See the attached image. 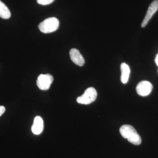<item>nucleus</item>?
Returning a JSON list of instances; mask_svg holds the SVG:
<instances>
[{
  "instance_id": "nucleus-3",
  "label": "nucleus",
  "mask_w": 158,
  "mask_h": 158,
  "mask_svg": "<svg viewBox=\"0 0 158 158\" xmlns=\"http://www.w3.org/2000/svg\"><path fill=\"white\" fill-rule=\"evenodd\" d=\"M97 97L96 90L94 88L90 87L86 89L82 95L77 98V101L81 104H90L96 100Z\"/></svg>"
},
{
  "instance_id": "nucleus-12",
  "label": "nucleus",
  "mask_w": 158,
  "mask_h": 158,
  "mask_svg": "<svg viewBox=\"0 0 158 158\" xmlns=\"http://www.w3.org/2000/svg\"><path fill=\"white\" fill-rule=\"evenodd\" d=\"M6 111V108L3 106H0V116L5 113Z\"/></svg>"
},
{
  "instance_id": "nucleus-4",
  "label": "nucleus",
  "mask_w": 158,
  "mask_h": 158,
  "mask_svg": "<svg viewBox=\"0 0 158 158\" xmlns=\"http://www.w3.org/2000/svg\"><path fill=\"white\" fill-rule=\"evenodd\" d=\"M53 81V77L49 74H40L37 77V85L40 90H47L50 87Z\"/></svg>"
},
{
  "instance_id": "nucleus-5",
  "label": "nucleus",
  "mask_w": 158,
  "mask_h": 158,
  "mask_svg": "<svg viewBox=\"0 0 158 158\" xmlns=\"http://www.w3.org/2000/svg\"><path fill=\"white\" fill-rule=\"evenodd\" d=\"M153 89L152 84L148 81L139 82L136 87V91L139 95L146 96L151 93Z\"/></svg>"
},
{
  "instance_id": "nucleus-8",
  "label": "nucleus",
  "mask_w": 158,
  "mask_h": 158,
  "mask_svg": "<svg viewBox=\"0 0 158 158\" xmlns=\"http://www.w3.org/2000/svg\"><path fill=\"white\" fill-rule=\"evenodd\" d=\"M44 129V122L40 116H37L34 119V123L32 126V132L34 135H38L42 132Z\"/></svg>"
},
{
  "instance_id": "nucleus-1",
  "label": "nucleus",
  "mask_w": 158,
  "mask_h": 158,
  "mask_svg": "<svg viewBox=\"0 0 158 158\" xmlns=\"http://www.w3.org/2000/svg\"><path fill=\"white\" fill-rule=\"evenodd\" d=\"M119 132L122 136L127 139L130 143L134 145H138L141 144V138L135 128L130 125H123L121 127Z\"/></svg>"
},
{
  "instance_id": "nucleus-7",
  "label": "nucleus",
  "mask_w": 158,
  "mask_h": 158,
  "mask_svg": "<svg viewBox=\"0 0 158 158\" xmlns=\"http://www.w3.org/2000/svg\"><path fill=\"white\" fill-rule=\"evenodd\" d=\"M69 55L71 59L75 64L80 66L85 64V59L77 49H71L69 52Z\"/></svg>"
},
{
  "instance_id": "nucleus-13",
  "label": "nucleus",
  "mask_w": 158,
  "mask_h": 158,
  "mask_svg": "<svg viewBox=\"0 0 158 158\" xmlns=\"http://www.w3.org/2000/svg\"><path fill=\"white\" fill-rule=\"evenodd\" d=\"M155 62L157 65L158 66V54H157L155 58Z\"/></svg>"
},
{
  "instance_id": "nucleus-9",
  "label": "nucleus",
  "mask_w": 158,
  "mask_h": 158,
  "mask_svg": "<svg viewBox=\"0 0 158 158\" xmlns=\"http://www.w3.org/2000/svg\"><path fill=\"white\" fill-rule=\"evenodd\" d=\"M120 69L121 72V81L123 84H127L128 81L131 73L129 66L125 63H122L120 66Z\"/></svg>"
},
{
  "instance_id": "nucleus-2",
  "label": "nucleus",
  "mask_w": 158,
  "mask_h": 158,
  "mask_svg": "<svg viewBox=\"0 0 158 158\" xmlns=\"http://www.w3.org/2000/svg\"><path fill=\"white\" fill-rule=\"evenodd\" d=\"M59 26V20L55 17H50L40 23L38 27L42 33L48 34L56 31Z\"/></svg>"
},
{
  "instance_id": "nucleus-6",
  "label": "nucleus",
  "mask_w": 158,
  "mask_h": 158,
  "mask_svg": "<svg viewBox=\"0 0 158 158\" xmlns=\"http://www.w3.org/2000/svg\"><path fill=\"white\" fill-rule=\"evenodd\" d=\"M158 10V0H155L150 5L148 9L147 13L145 15L141 26L142 27H144L149 21L150 19L152 17L153 15Z\"/></svg>"
},
{
  "instance_id": "nucleus-11",
  "label": "nucleus",
  "mask_w": 158,
  "mask_h": 158,
  "mask_svg": "<svg viewBox=\"0 0 158 158\" xmlns=\"http://www.w3.org/2000/svg\"><path fill=\"white\" fill-rule=\"evenodd\" d=\"M55 0H37V2L43 6L49 5L54 2Z\"/></svg>"
},
{
  "instance_id": "nucleus-10",
  "label": "nucleus",
  "mask_w": 158,
  "mask_h": 158,
  "mask_svg": "<svg viewBox=\"0 0 158 158\" xmlns=\"http://www.w3.org/2000/svg\"><path fill=\"white\" fill-rule=\"evenodd\" d=\"M11 16V13L6 5L0 1V17L4 19H8Z\"/></svg>"
}]
</instances>
